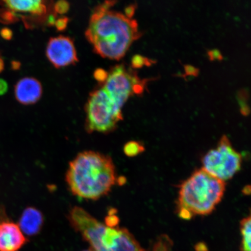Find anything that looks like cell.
<instances>
[{
  "instance_id": "obj_13",
  "label": "cell",
  "mask_w": 251,
  "mask_h": 251,
  "mask_svg": "<svg viewBox=\"0 0 251 251\" xmlns=\"http://www.w3.org/2000/svg\"><path fill=\"white\" fill-rule=\"evenodd\" d=\"M251 216L244 218L241 222L240 229L242 235L241 250L251 251Z\"/></svg>"
},
{
  "instance_id": "obj_32",
  "label": "cell",
  "mask_w": 251,
  "mask_h": 251,
  "mask_svg": "<svg viewBox=\"0 0 251 251\" xmlns=\"http://www.w3.org/2000/svg\"><path fill=\"white\" fill-rule=\"evenodd\" d=\"M83 251H96L94 250L93 249H91V248H90L89 249H88V250H84Z\"/></svg>"
},
{
  "instance_id": "obj_16",
  "label": "cell",
  "mask_w": 251,
  "mask_h": 251,
  "mask_svg": "<svg viewBox=\"0 0 251 251\" xmlns=\"http://www.w3.org/2000/svg\"><path fill=\"white\" fill-rule=\"evenodd\" d=\"M172 246V241L166 235H162L155 244L154 251H168Z\"/></svg>"
},
{
  "instance_id": "obj_17",
  "label": "cell",
  "mask_w": 251,
  "mask_h": 251,
  "mask_svg": "<svg viewBox=\"0 0 251 251\" xmlns=\"http://www.w3.org/2000/svg\"><path fill=\"white\" fill-rule=\"evenodd\" d=\"M153 63L152 60L139 55H134L131 59V67L134 69L140 68L144 65L150 66Z\"/></svg>"
},
{
  "instance_id": "obj_5",
  "label": "cell",
  "mask_w": 251,
  "mask_h": 251,
  "mask_svg": "<svg viewBox=\"0 0 251 251\" xmlns=\"http://www.w3.org/2000/svg\"><path fill=\"white\" fill-rule=\"evenodd\" d=\"M202 169L213 176L225 181L240 171L242 156L235 150L230 140L224 135L215 149L203 157Z\"/></svg>"
},
{
  "instance_id": "obj_10",
  "label": "cell",
  "mask_w": 251,
  "mask_h": 251,
  "mask_svg": "<svg viewBox=\"0 0 251 251\" xmlns=\"http://www.w3.org/2000/svg\"><path fill=\"white\" fill-rule=\"evenodd\" d=\"M42 93V84L34 77L22 78L15 86L16 99L24 105L36 103L40 99Z\"/></svg>"
},
{
  "instance_id": "obj_21",
  "label": "cell",
  "mask_w": 251,
  "mask_h": 251,
  "mask_svg": "<svg viewBox=\"0 0 251 251\" xmlns=\"http://www.w3.org/2000/svg\"><path fill=\"white\" fill-rule=\"evenodd\" d=\"M119 219L117 216L110 214L105 219L106 226L110 227H115L118 226Z\"/></svg>"
},
{
  "instance_id": "obj_28",
  "label": "cell",
  "mask_w": 251,
  "mask_h": 251,
  "mask_svg": "<svg viewBox=\"0 0 251 251\" xmlns=\"http://www.w3.org/2000/svg\"><path fill=\"white\" fill-rule=\"evenodd\" d=\"M8 220L4 207L0 206V223Z\"/></svg>"
},
{
  "instance_id": "obj_30",
  "label": "cell",
  "mask_w": 251,
  "mask_h": 251,
  "mask_svg": "<svg viewBox=\"0 0 251 251\" xmlns=\"http://www.w3.org/2000/svg\"><path fill=\"white\" fill-rule=\"evenodd\" d=\"M4 62L1 58H0V74L4 70Z\"/></svg>"
},
{
  "instance_id": "obj_27",
  "label": "cell",
  "mask_w": 251,
  "mask_h": 251,
  "mask_svg": "<svg viewBox=\"0 0 251 251\" xmlns=\"http://www.w3.org/2000/svg\"><path fill=\"white\" fill-rule=\"evenodd\" d=\"M185 71L188 75H194V76H196L199 73V70L192 66H186Z\"/></svg>"
},
{
  "instance_id": "obj_24",
  "label": "cell",
  "mask_w": 251,
  "mask_h": 251,
  "mask_svg": "<svg viewBox=\"0 0 251 251\" xmlns=\"http://www.w3.org/2000/svg\"><path fill=\"white\" fill-rule=\"evenodd\" d=\"M8 86L6 81L2 78H0V96L4 95L7 92Z\"/></svg>"
},
{
  "instance_id": "obj_31",
  "label": "cell",
  "mask_w": 251,
  "mask_h": 251,
  "mask_svg": "<svg viewBox=\"0 0 251 251\" xmlns=\"http://www.w3.org/2000/svg\"><path fill=\"white\" fill-rule=\"evenodd\" d=\"M248 187H249V186H247V187H245L243 190V193L247 194H247H250L251 193V190H247Z\"/></svg>"
},
{
  "instance_id": "obj_6",
  "label": "cell",
  "mask_w": 251,
  "mask_h": 251,
  "mask_svg": "<svg viewBox=\"0 0 251 251\" xmlns=\"http://www.w3.org/2000/svg\"><path fill=\"white\" fill-rule=\"evenodd\" d=\"M149 80L141 79L136 72L124 65L113 67L103 88L119 108L133 94L144 93Z\"/></svg>"
},
{
  "instance_id": "obj_18",
  "label": "cell",
  "mask_w": 251,
  "mask_h": 251,
  "mask_svg": "<svg viewBox=\"0 0 251 251\" xmlns=\"http://www.w3.org/2000/svg\"><path fill=\"white\" fill-rule=\"evenodd\" d=\"M70 4L65 0H60L55 3L54 10L56 14L64 15L70 10Z\"/></svg>"
},
{
  "instance_id": "obj_29",
  "label": "cell",
  "mask_w": 251,
  "mask_h": 251,
  "mask_svg": "<svg viewBox=\"0 0 251 251\" xmlns=\"http://www.w3.org/2000/svg\"><path fill=\"white\" fill-rule=\"evenodd\" d=\"M21 64L20 62L18 61H13L12 62V70H20Z\"/></svg>"
},
{
  "instance_id": "obj_9",
  "label": "cell",
  "mask_w": 251,
  "mask_h": 251,
  "mask_svg": "<svg viewBox=\"0 0 251 251\" xmlns=\"http://www.w3.org/2000/svg\"><path fill=\"white\" fill-rule=\"evenodd\" d=\"M27 242L18 225L9 220L0 223V251H19Z\"/></svg>"
},
{
  "instance_id": "obj_23",
  "label": "cell",
  "mask_w": 251,
  "mask_h": 251,
  "mask_svg": "<svg viewBox=\"0 0 251 251\" xmlns=\"http://www.w3.org/2000/svg\"><path fill=\"white\" fill-rule=\"evenodd\" d=\"M0 34H1L2 38L7 40H11L12 36H13V32H12L11 29H8V28H4V29H2Z\"/></svg>"
},
{
  "instance_id": "obj_19",
  "label": "cell",
  "mask_w": 251,
  "mask_h": 251,
  "mask_svg": "<svg viewBox=\"0 0 251 251\" xmlns=\"http://www.w3.org/2000/svg\"><path fill=\"white\" fill-rule=\"evenodd\" d=\"M94 78L100 83H105L108 77V72L102 68L97 69L94 72Z\"/></svg>"
},
{
  "instance_id": "obj_2",
  "label": "cell",
  "mask_w": 251,
  "mask_h": 251,
  "mask_svg": "<svg viewBox=\"0 0 251 251\" xmlns=\"http://www.w3.org/2000/svg\"><path fill=\"white\" fill-rule=\"evenodd\" d=\"M65 180L74 196L92 201L108 195L118 182L111 157L94 151L78 153L69 164Z\"/></svg>"
},
{
  "instance_id": "obj_22",
  "label": "cell",
  "mask_w": 251,
  "mask_h": 251,
  "mask_svg": "<svg viewBox=\"0 0 251 251\" xmlns=\"http://www.w3.org/2000/svg\"><path fill=\"white\" fill-rule=\"evenodd\" d=\"M136 7L137 5L131 4L126 8L125 11L126 17L128 19H131L135 13V11H136Z\"/></svg>"
},
{
  "instance_id": "obj_4",
  "label": "cell",
  "mask_w": 251,
  "mask_h": 251,
  "mask_svg": "<svg viewBox=\"0 0 251 251\" xmlns=\"http://www.w3.org/2000/svg\"><path fill=\"white\" fill-rule=\"evenodd\" d=\"M86 111V129L89 133H111L123 119L122 109L115 104L103 87L90 94Z\"/></svg>"
},
{
  "instance_id": "obj_15",
  "label": "cell",
  "mask_w": 251,
  "mask_h": 251,
  "mask_svg": "<svg viewBox=\"0 0 251 251\" xmlns=\"http://www.w3.org/2000/svg\"><path fill=\"white\" fill-rule=\"evenodd\" d=\"M18 16L15 12L9 9H0V22L5 24H10L18 21Z\"/></svg>"
},
{
  "instance_id": "obj_20",
  "label": "cell",
  "mask_w": 251,
  "mask_h": 251,
  "mask_svg": "<svg viewBox=\"0 0 251 251\" xmlns=\"http://www.w3.org/2000/svg\"><path fill=\"white\" fill-rule=\"evenodd\" d=\"M69 21H70V19L68 17H64L57 19L54 25L56 29L59 31L65 30L67 29Z\"/></svg>"
},
{
  "instance_id": "obj_11",
  "label": "cell",
  "mask_w": 251,
  "mask_h": 251,
  "mask_svg": "<svg viewBox=\"0 0 251 251\" xmlns=\"http://www.w3.org/2000/svg\"><path fill=\"white\" fill-rule=\"evenodd\" d=\"M44 221L42 212L34 207H28L22 214L18 226L25 235L32 237L42 230Z\"/></svg>"
},
{
  "instance_id": "obj_26",
  "label": "cell",
  "mask_w": 251,
  "mask_h": 251,
  "mask_svg": "<svg viewBox=\"0 0 251 251\" xmlns=\"http://www.w3.org/2000/svg\"><path fill=\"white\" fill-rule=\"evenodd\" d=\"M56 20V14L55 13L51 14L48 16L47 18V24L49 26H54Z\"/></svg>"
},
{
  "instance_id": "obj_1",
  "label": "cell",
  "mask_w": 251,
  "mask_h": 251,
  "mask_svg": "<svg viewBox=\"0 0 251 251\" xmlns=\"http://www.w3.org/2000/svg\"><path fill=\"white\" fill-rule=\"evenodd\" d=\"M116 2L105 1L94 9L85 35L97 54L119 60L142 33L136 20L110 9Z\"/></svg>"
},
{
  "instance_id": "obj_14",
  "label": "cell",
  "mask_w": 251,
  "mask_h": 251,
  "mask_svg": "<svg viewBox=\"0 0 251 251\" xmlns=\"http://www.w3.org/2000/svg\"><path fill=\"white\" fill-rule=\"evenodd\" d=\"M144 151L145 147L139 141H129L126 144L124 147V153L128 157L136 156L143 153Z\"/></svg>"
},
{
  "instance_id": "obj_7",
  "label": "cell",
  "mask_w": 251,
  "mask_h": 251,
  "mask_svg": "<svg viewBox=\"0 0 251 251\" xmlns=\"http://www.w3.org/2000/svg\"><path fill=\"white\" fill-rule=\"evenodd\" d=\"M90 248L96 251H146L127 228L105 224Z\"/></svg>"
},
{
  "instance_id": "obj_25",
  "label": "cell",
  "mask_w": 251,
  "mask_h": 251,
  "mask_svg": "<svg viewBox=\"0 0 251 251\" xmlns=\"http://www.w3.org/2000/svg\"><path fill=\"white\" fill-rule=\"evenodd\" d=\"M210 59L211 60H215V59H222V56L218 51V50H212L208 52Z\"/></svg>"
},
{
  "instance_id": "obj_3",
  "label": "cell",
  "mask_w": 251,
  "mask_h": 251,
  "mask_svg": "<svg viewBox=\"0 0 251 251\" xmlns=\"http://www.w3.org/2000/svg\"><path fill=\"white\" fill-rule=\"evenodd\" d=\"M226 190L225 181L204 170L198 169L180 186L177 213L181 219L211 213L221 201Z\"/></svg>"
},
{
  "instance_id": "obj_12",
  "label": "cell",
  "mask_w": 251,
  "mask_h": 251,
  "mask_svg": "<svg viewBox=\"0 0 251 251\" xmlns=\"http://www.w3.org/2000/svg\"><path fill=\"white\" fill-rule=\"evenodd\" d=\"M46 2L41 0H7L2 1V5L14 12H28L37 17H43L47 14Z\"/></svg>"
},
{
  "instance_id": "obj_8",
  "label": "cell",
  "mask_w": 251,
  "mask_h": 251,
  "mask_svg": "<svg viewBox=\"0 0 251 251\" xmlns=\"http://www.w3.org/2000/svg\"><path fill=\"white\" fill-rule=\"evenodd\" d=\"M46 55L56 68L75 65L78 61L73 40L64 36L52 37L49 40Z\"/></svg>"
}]
</instances>
